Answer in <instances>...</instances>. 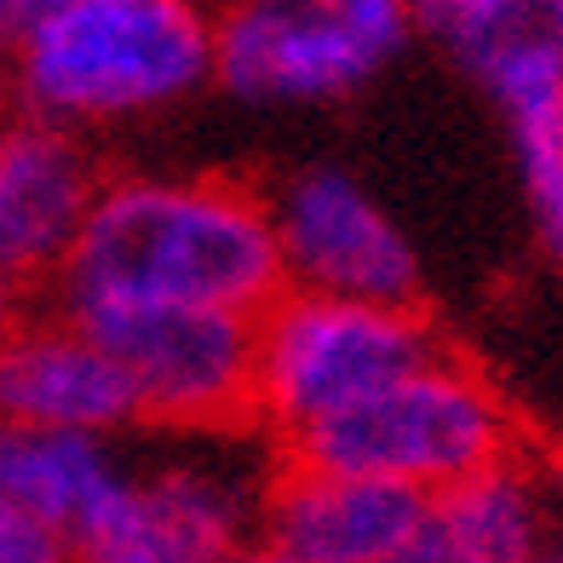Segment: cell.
<instances>
[{"label":"cell","instance_id":"6da1fadb","mask_svg":"<svg viewBox=\"0 0 563 563\" xmlns=\"http://www.w3.org/2000/svg\"><path fill=\"white\" fill-rule=\"evenodd\" d=\"M282 288L271 196L230 173H104L53 276L58 305L75 317L150 305L260 317Z\"/></svg>","mask_w":563,"mask_h":563},{"label":"cell","instance_id":"7a4b0ae2","mask_svg":"<svg viewBox=\"0 0 563 563\" xmlns=\"http://www.w3.org/2000/svg\"><path fill=\"white\" fill-rule=\"evenodd\" d=\"M18 110L110 133L213 87V12L196 0H64L12 41Z\"/></svg>","mask_w":563,"mask_h":563},{"label":"cell","instance_id":"3957f363","mask_svg":"<svg viewBox=\"0 0 563 563\" xmlns=\"http://www.w3.org/2000/svg\"><path fill=\"white\" fill-rule=\"evenodd\" d=\"M431 351L443 340L415 299L282 288L253 317V420L288 449Z\"/></svg>","mask_w":563,"mask_h":563},{"label":"cell","instance_id":"277c9868","mask_svg":"<svg viewBox=\"0 0 563 563\" xmlns=\"http://www.w3.org/2000/svg\"><path fill=\"white\" fill-rule=\"evenodd\" d=\"M282 454L363 477H391L431 495L511 454V408L472 363L431 351L426 363L402 368L351 408L328 415Z\"/></svg>","mask_w":563,"mask_h":563},{"label":"cell","instance_id":"5b68a950","mask_svg":"<svg viewBox=\"0 0 563 563\" xmlns=\"http://www.w3.org/2000/svg\"><path fill=\"white\" fill-rule=\"evenodd\" d=\"M415 0H236L213 18V87L253 110L345 104L415 41Z\"/></svg>","mask_w":563,"mask_h":563},{"label":"cell","instance_id":"8992f818","mask_svg":"<svg viewBox=\"0 0 563 563\" xmlns=\"http://www.w3.org/2000/svg\"><path fill=\"white\" fill-rule=\"evenodd\" d=\"M219 443L224 431H208L201 454L126 466L69 552L92 563H224L253 552L271 472Z\"/></svg>","mask_w":563,"mask_h":563},{"label":"cell","instance_id":"52a82bcc","mask_svg":"<svg viewBox=\"0 0 563 563\" xmlns=\"http://www.w3.org/2000/svg\"><path fill=\"white\" fill-rule=\"evenodd\" d=\"M126 374L139 426L242 431L253 420V317L219 305H150L81 317Z\"/></svg>","mask_w":563,"mask_h":563},{"label":"cell","instance_id":"ba28073f","mask_svg":"<svg viewBox=\"0 0 563 563\" xmlns=\"http://www.w3.org/2000/svg\"><path fill=\"white\" fill-rule=\"evenodd\" d=\"M271 196L276 253L288 288L351 299H420V253L379 196L334 162L288 173Z\"/></svg>","mask_w":563,"mask_h":563},{"label":"cell","instance_id":"9c48e42d","mask_svg":"<svg viewBox=\"0 0 563 563\" xmlns=\"http://www.w3.org/2000/svg\"><path fill=\"white\" fill-rule=\"evenodd\" d=\"M420 529L426 489L288 454L265 483L253 552L276 563H415Z\"/></svg>","mask_w":563,"mask_h":563},{"label":"cell","instance_id":"30bf717a","mask_svg":"<svg viewBox=\"0 0 563 563\" xmlns=\"http://www.w3.org/2000/svg\"><path fill=\"white\" fill-rule=\"evenodd\" d=\"M98 185L104 167L87 133L12 110L0 121V271L18 282H53Z\"/></svg>","mask_w":563,"mask_h":563},{"label":"cell","instance_id":"8fae6325","mask_svg":"<svg viewBox=\"0 0 563 563\" xmlns=\"http://www.w3.org/2000/svg\"><path fill=\"white\" fill-rule=\"evenodd\" d=\"M0 420L115 438L139 426V408L110 345L75 311L53 305L41 317L18 311L0 334Z\"/></svg>","mask_w":563,"mask_h":563},{"label":"cell","instance_id":"7c38bea8","mask_svg":"<svg viewBox=\"0 0 563 563\" xmlns=\"http://www.w3.org/2000/svg\"><path fill=\"white\" fill-rule=\"evenodd\" d=\"M552 495L518 460H489L426 495L415 563H529L547 552Z\"/></svg>","mask_w":563,"mask_h":563},{"label":"cell","instance_id":"4fadbf2b","mask_svg":"<svg viewBox=\"0 0 563 563\" xmlns=\"http://www.w3.org/2000/svg\"><path fill=\"white\" fill-rule=\"evenodd\" d=\"M126 460L115 454L110 431H64V426H23L0 420V500L23 518L53 529L75 547L92 506L115 489Z\"/></svg>","mask_w":563,"mask_h":563},{"label":"cell","instance_id":"5bb4252c","mask_svg":"<svg viewBox=\"0 0 563 563\" xmlns=\"http://www.w3.org/2000/svg\"><path fill=\"white\" fill-rule=\"evenodd\" d=\"M443 41L500 115L563 92V0H506Z\"/></svg>","mask_w":563,"mask_h":563},{"label":"cell","instance_id":"9a60e30c","mask_svg":"<svg viewBox=\"0 0 563 563\" xmlns=\"http://www.w3.org/2000/svg\"><path fill=\"white\" fill-rule=\"evenodd\" d=\"M506 139H511V162H518L523 190H541L563 167V92L506 110Z\"/></svg>","mask_w":563,"mask_h":563},{"label":"cell","instance_id":"2e32d148","mask_svg":"<svg viewBox=\"0 0 563 563\" xmlns=\"http://www.w3.org/2000/svg\"><path fill=\"white\" fill-rule=\"evenodd\" d=\"M69 547L58 541L53 529H41L35 518H23L18 506L0 500V563H53Z\"/></svg>","mask_w":563,"mask_h":563},{"label":"cell","instance_id":"e0dca14e","mask_svg":"<svg viewBox=\"0 0 563 563\" xmlns=\"http://www.w3.org/2000/svg\"><path fill=\"white\" fill-rule=\"evenodd\" d=\"M495 7H506V0H415L420 23H426V30H438V35H449V30H460V23L495 12Z\"/></svg>","mask_w":563,"mask_h":563},{"label":"cell","instance_id":"ac0fdd59","mask_svg":"<svg viewBox=\"0 0 563 563\" xmlns=\"http://www.w3.org/2000/svg\"><path fill=\"white\" fill-rule=\"evenodd\" d=\"M529 201H534V219H541V236H547V247L563 260V167L547 178L541 190H529Z\"/></svg>","mask_w":563,"mask_h":563},{"label":"cell","instance_id":"d6986e66","mask_svg":"<svg viewBox=\"0 0 563 563\" xmlns=\"http://www.w3.org/2000/svg\"><path fill=\"white\" fill-rule=\"evenodd\" d=\"M64 0H0V41H18V35H30L35 23L46 18V12H58Z\"/></svg>","mask_w":563,"mask_h":563},{"label":"cell","instance_id":"ffe728a7","mask_svg":"<svg viewBox=\"0 0 563 563\" xmlns=\"http://www.w3.org/2000/svg\"><path fill=\"white\" fill-rule=\"evenodd\" d=\"M18 110V87H12V46L0 41V121Z\"/></svg>","mask_w":563,"mask_h":563},{"label":"cell","instance_id":"44dd1931","mask_svg":"<svg viewBox=\"0 0 563 563\" xmlns=\"http://www.w3.org/2000/svg\"><path fill=\"white\" fill-rule=\"evenodd\" d=\"M18 288H23V282L12 271H0V334H7V322L18 317Z\"/></svg>","mask_w":563,"mask_h":563},{"label":"cell","instance_id":"7402d4cb","mask_svg":"<svg viewBox=\"0 0 563 563\" xmlns=\"http://www.w3.org/2000/svg\"><path fill=\"white\" fill-rule=\"evenodd\" d=\"M547 495H552V506H563V454L552 460V483H547Z\"/></svg>","mask_w":563,"mask_h":563}]
</instances>
